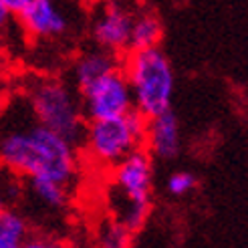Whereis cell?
Segmentation results:
<instances>
[{
    "label": "cell",
    "instance_id": "cell-1",
    "mask_svg": "<svg viewBox=\"0 0 248 248\" xmlns=\"http://www.w3.org/2000/svg\"><path fill=\"white\" fill-rule=\"evenodd\" d=\"M0 164L24 180L73 186L79 173L77 145L39 121L29 97L12 93L0 113Z\"/></svg>",
    "mask_w": 248,
    "mask_h": 248
},
{
    "label": "cell",
    "instance_id": "cell-2",
    "mask_svg": "<svg viewBox=\"0 0 248 248\" xmlns=\"http://www.w3.org/2000/svg\"><path fill=\"white\" fill-rule=\"evenodd\" d=\"M111 170L113 171H111L107 194L111 218H115L133 234L143 226L150 214L154 186L152 154L140 147Z\"/></svg>",
    "mask_w": 248,
    "mask_h": 248
},
{
    "label": "cell",
    "instance_id": "cell-3",
    "mask_svg": "<svg viewBox=\"0 0 248 248\" xmlns=\"http://www.w3.org/2000/svg\"><path fill=\"white\" fill-rule=\"evenodd\" d=\"M24 95L41 123L63 135L71 143L81 145L87 117L83 113L81 95L71 83L57 77H31L22 87Z\"/></svg>",
    "mask_w": 248,
    "mask_h": 248
},
{
    "label": "cell",
    "instance_id": "cell-4",
    "mask_svg": "<svg viewBox=\"0 0 248 248\" xmlns=\"http://www.w3.org/2000/svg\"><path fill=\"white\" fill-rule=\"evenodd\" d=\"M123 73L131 85L133 107L147 119L170 109L173 95V69L159 46L129 51Z\"/></svg>",
    "mask_w": 248,
    "mask_h": 248
},
{
    "label": "cell",
    "instance_id": "cell-5",
    "mask_svg": "<svg viewBox=\"0 0 248 248\" xmlns=\"http://www.w3.org/2000/svg\"><path fill=\"white\" fill-rule=\"evenodd\" d=\"M147 117L138 109L113 119L87 121L83 135V150L93 164L113 168L145 143Z\"/></svg>",
    "mask_w": 248,
    "mask_h": 248
},
{
    "label": "cell",
    "instance_id": "cell-6",
    "mask_svg": "<svg viewBox=\"0 0 248 248\" xmlns=\"http://www.w3.org/2000/svg\"><path fill=\"white\" fill-rule=\"evenodd\" d=\"M79 95L87 121L121 117L129 113L131 109H135L131 85L121 67L107 73L105 77L97 79Z\"/></svg>",
    "mask_w": 248,
    "mask_h": 248
},
{
    "label": "cell",
    "instance_id": "cell-7",
    "mask_svg": "<svg viewBox=\"0 0 248 248\" xmlns=\"http://www.w3.org/2000/svg\"><path fill=\"white\" fill-rule=\"evenodd\" d=\"M133 18L135 8L131 0H105L91 24L93 43L115 55L129 51Z\"/></svg>",
    "mask_w": 248,
    "mask_h": 248
},
{
    "label": "cell",
    "instance_id": "cell-8",
    "mask_svg": "<svg viewBox=\"0 0 248 248\" xmlns=\"http://www.w3.org/2000/svg\"><path fill=\"white\" fill-rule=\"evenodd\" d=\"M16 16L24 32L39 41L59 39L69 31V18L57 0H31Z\"/></svg>",
    "mask_w": 248,
    "mask_h": 248
},
{
    "label": "cell",
    "instance_id": "cell-9",
    "mask_svg": "<svg viewBox=\"0 0 248 248\" xmlns=\"http://www.w3.org/2000/svg\"><path fill=\"white\" fill-rule=\"evenodd\" d=\"M119 69V61L115 53H109L101 46H93V48H85L83 53L75 57L71 65V85L81 93L87 89L91 83L97 79L105 77L107 73Z\"/></svg>",
    "mask_w": 248,
    "mask_h": 248
},
{
    "label": "cell",
    "instance_id": "cell-10",
    "mask_svg": "<svg viewBox=\"0 0 248 248\" xmlns=\"http://www.w3.org/2000/svg\"><path fill=\"white\" fill-rule=\"evenodd\" d=\"M145 145H147V150H150V154L159 159H171L178 155V152H180V123L171 109L147 119Z\"/></svg>",
    "mask_w": 248,
    "mask_h": 248
},
{
    "label": "cell",
    "instance_id": "cell-11",
    "mask_svg": "<svg viewBox=\"0 0 248 248\" xmlns=\"http://www.w3.org/2000/svg\"><path fill=\"white\" fill-rule=\"evenodd\" d=\"M164 27L154 12H135V18L131 24V39H129V51H138V48H152L157 46L162 41Z\"/></svg>",
    "mask_w": 248,
    "mask_h": 248
},
{
    "label": "cell",
    "instance_id": "cell-12",
    "mask_svg": "<svg viewBox=\"0 0 248 248\" xmlns=\"http://www.w3.org/2000/svg\"><path fill=\"white\" fill-rule=\"evenodd\" d=\"M29 182V192L34 198L36 204H41L45 210H61L69 204V190L71 186L67 184H61L55 180H41V178H34V180H27Z\"/></svg>",
    "mask_w": 248,
    "mask_h": 248
},
{
    "label": "cell",
    "instance_id": "cell-13",
    "mask_svg": "<svg viewBox=\"0 0 248 248\" xmlns=\"http://www.w3.org/2000/svg\"><path fill=\"white\" fill-rule=\"evenodd\" d=\"M29 238V222L15 208L0 210V248H22Z\"/></svg>",
    "mask_w": 248,
    "mask_h": 248
},
{
    "label": "cell",
    "instance_id": "cell-14",
    "mask_svg": "<svg viewBox=\"0 0 248 248\" xmlns=\"http://www.w3.org/2000/svg\"><path fill=\"white\" fill-rule=\"evenodd\" d=\"M131 240V232L119 224L115 218L101 222L97 228V246L99 248H127Z\"/></svg>",
    "mask_w": 248,
    "mask_h": 248
},
{
    "label": "cell",
    "instance_id": "cell-15",
    "mask_svg": "<svg viewBox=\"0 0 248 248\" xmlns=\"http://www.w3.org/2000/svg\"><path fill=\"white\" fill-rule=\"evenodd\" d=\"M20 196V178L6 170L4 178L0 180V210L12 208V202Z\"/></svg>",
    "mask_w": 248,
    "mask_h": 248
},
{
    "label": "cell",
    "instance_id": "cell-16",
    "mask_svg": "<svg viewBox=\"0 0 248 248\" xmlns=\"http://www.w3.org/2000/svg\"><path fill=\"white\" fill-rule=\"evenodd\" d=\"M196 188V178L188 171H176L168 178V192L171 196H186Z\"/></svg>",
    "mask_w": 248,
    "mask_h": 248
},
{
    "label": "cell",
    "instance_id": "cell-17",
    "mask_svg": "<svg viewBox=\"0 0 248 248\" xmlns=\"http://www.w3.org/2000/svg\"><path fill=\"white\" fill-rule=\"evenodd\" d=\"M22 248H69L65 242H61L57 238H46V236H29L24 240Z\"/></svg>",
    "mask_w": 248,
    "mask_h": 248
},
{
    "label": "cell",
    "instance_id": "cell-18",
    "mask_svg": "<svg viewBox=\"0 0 248 248\" xmlns=\"http://www.w3.org/2000/svg\"><path fill=\"white\" fill-rule=\"evenodd\" d=\"M0 2H2V4L6 6V10L10 12L12 16H16L18 12L31 2V0H0Z\"/></svg>",
    "mask_w": 248,
    "mask_h": 248
},
{
    "label": "cell",
    "instance_id": "cell-19",
    "mask_svg": "<svg viewBox=\"0 0 248 248\" xmlns=\"http://www.w3.org/2000/svg\"><path fill=\"white\" fill-rule=\"evenodd\" d=\"M10 18H12V15L6 10V6L0 2V34H2L6 29H8V24H10Z\"/></svg>",
    "mask_w": 248,
    "mask_h": 248
},
{
    "label": "cell",
    "instance_id": "cell-20",
    "mask_svg": "<svg viewBox=\"0 0 248 248\" xmlns=\"http://www.w3.org/2000/svg\"><path fill=\"white\" fill-rule=\"evenodd\" d=\"M8 63V55H6V48L4 45H0V71L4 69V65Z\"/></svg>",
    "mask_w": 248,
    "mask_h": 248
},
{
    "label": "cell",
    "instance_id": "cell-21",
    "mask_svg": "<svg viewBox=\"0 0 248 248\" xmlns=\"http://www.w3.org/2000/svg\"><path fill=\"white\" fill-rule=\"evenodd\" d=\"M6 99H8V95L4 93L2 85H0V113H2V109H4V105H6Z\"/></svg>",
    "mask_w": 248,
    "mask_h": 248
},
{
    "label": "cell",
    "instance_id": "cell-22",
    "mask_svg": "<svg viewBox=\"0 0 248 248\" xmlns=\"http://www.w3.org/2000/svg\"><path fill=\"white\" fill-rule=\"evenodd\" d=\"M4 173H6V170L2 168V164H0V180H2V178H4Z\"/></svg>",
    "mask_w": 248,
    "mask_h": 248
}]
</instances>
